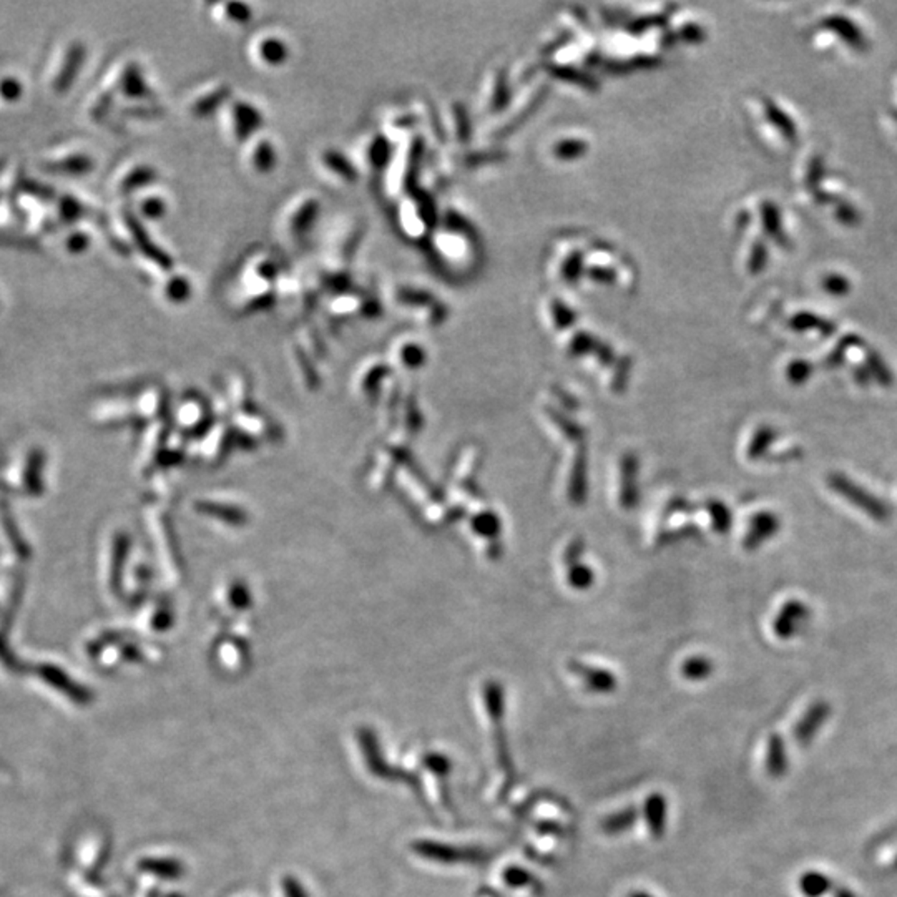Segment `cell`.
Listing matches in <instances>:
<instances>
[{
    "instance_id": "cell-1",
    "label": "cell",
    "mask_w": 897,
    "mask_h": 897,
    "mask_svg": "<svg viewBox=\"0 0 897 897\" xmlns=\"http://www.w3.org/2000/svg\"><path fill=\"white\" fill-rule=\"evenodd\" d=\"M321 215V201L313 193H305L291 201L279 220V232L285 242L301 243L316 228Z\"/></svg>"
},
{
    "instance_id": "cell-2",
    "label": "cell",
    "mask_w": 897,
    "mask_h": 897,
    "mask_svg": "<svg viewBox=\"0 0 897 897\" xmlns=\"http://www.w3.org/2000/svg\"><path fill=\"white\" fill-rule=\"evenodd\" d=\"M223 127L236 145H246L264 125L261 108L244 98H230L222 108Z\"/></svg>"
},
{
    "instance_id": "cell-3",
    "label": "cell",
    "mask_w": 897,
    "mask_h": 897,
    "mask_svg": "<svg viewBox=\"0 0 897 897\" xmlns=\"http://www.w3.org/2000/svg\"><path fill=\"white\" fill-rule=\"evenodd\" d=\"M486 703L487 713L490 717V723H492V729H494L497 761H499V766L504 771L507 788H510L516 782V768H514V761L510 758L508 738H507L506 725H504L506 707H504L502 686L497 685V683H489L486 686Z\"/></svg>"
},
{
    "instance_id": "cell-4",
    "label": "cell",
    "mask_w": 897,
    "mask_h": 897,
    "mask_svg": "<svg viewBox=\"0 0 897 897\" xmlns=\"http://www.w3.org/2000/svg\"><path fill=\"white\" fill-rule=\"evenodd\" d=\"M356 153L358 169L362 167L372 175H378L380 169H389L394 157V145L386 133L372 132L361 138Z\"/></svg>"
},
{
    "instance_id": "cell-5",
    "label": "cell",
    "mask_w": 897,
    "mask_h": 897,
    "mask_svg": "<svg viewBox=\"0 0 897 897\" xmlns=\"http://www.w3.org/2000/svg\"><path fill=\"white\" fill-rule=\"evenodd\" d=\"M250 57L254 64L263 69H279L289 60L291 49L281 33L266 31L254 35L250 45Z\"/></svg>"
},
{
    "instance_id": "cell-6",
    "label": "cell",
    "mask_w": 897,
    "mask_h": 897,
    "mask_svg": "<svg viewBox=\"0 0 897 897\" xmlns=\"http://www.w3.org/2000/svg\"><path fill=\"white\" fill-rule=\"evenodd\" d=\"M316 169L317 171H321V175L326 177L327 181L341 187L354 185L361 173L354 160L349 159L343 151L333 147L323 148L317 153Z\"/></svg>"
},
{
    "instance_id": "cell-7",
    "label": "cell",
    "mask_w": 897,
    "mask_h": 897,
    "mask_svg": "<svg viewBox=\"0 0 897 897\" xmlns=\"http://www.w3.org/2000/svg\"><path fill=\"white\" fill-rule=\"evenodd\" d=\"M416 849L419 855L445 865H482L489 859V855L482 847H457V846L441 845V843H417Z\"/></svg>"
},
{
    "instance_id": "cell-8",
    "label": "cell",
    "mask_w": 897,
    "mask_h": 897,
    "mask_svg": "<svg viewBox=\"0 0 897 897\" xmlns=\"http://www.w3.org/2000/svg\"><path fill=\"white\" fill-rule=\"evenodd\" d=\"M244 165L254 175H270L278 165V148L275 140L260 132L244 145Z\"/></svg>"
},
{
    "instance_id": "cell-9",
    "label": "cell",
    "mask_w": 897,
    "mask_h": 897,
    "mask_svg": "<svg viewBox=\"0 0 897 897\" xmlns=\"http://www.w3.org/2000/svg\"><path fill=\"white\" fill-rule=\"evenodd\" d=\"M230 87L224 82H215V84L203 85L197 92H193L187 100V112L188 115L195 118L212 115L215 112L222 110L230 100Z\"/></svg>"
},
{
    "instance_id": "cell-10",
    "label": "cell",
    "mask_w": 897,
    "mask_h": 897,
    "mask_svg": "<svg viewBox=\"0 0 897 897\" xmlns=\"http://www.w3.org/2000/svg\"><path fill=\"white\" fill-rule=\"evenodd\" d=\"M434 208L423 198H407L401 206V224L404 232L411 236H421L434 223L429 216Z\"/></svg>"
},
{
    "instance_id": "cell-11",
    "label": "cell",
    "mask_w": 897,
    "mask_h": 897,
    "mask_svg": "<svg viewBox=\"0 0 897 897\" xmlns=\"http://www.w3.org/2000/svg\"><path fill=\"white\" fill-rule=\"evenodd\" d=\"M138 216H142L147 222H163L169 213V193L161 190L159 185L150 187L143 191L142 198L138 200Z\"/></svg>"
},
{
    "instance_id": "cell-12",
    "label": "cell",
    "mask_w": 897,
    "mask_h": 897,
    "mask_svg": "<svg viewBox=\"0 0 897 897\" xmlns=\"http://www.w3.org/2000/svg\"><path fill=\"white\" fill-rule=\"evenodd\" d=\"M193 296V283L183 273H169L160 285V297L169 307H181Z\"/></svg>"
},
{
    "instance_id": "cell-13",
    "label": "cell",
    "mask_w": 897,
    "mask_h": 897,
    "mask_svg": "<svg viewBox=\"0 0 897 897\" xmlns=\"http://www.w3.org/2000/svg\"><path fill=\"white\" fill-rule=\"evenodd\" d=\"M645 819L648 824V829L654 839H660L666 829V806L665 796L662 792H654L646 798L645 801Z\"/></svg>"
},
{
    "instance_id": "cell-14",
    "label": "cell",
    "mask_w": 897,
    "mask_h": 897,
    "mask_svg": "<svg viewBox=\"0 0 897 897\" xmlns=\"http://www.w3.org/2000/svg\"><path fill=\"white\" fill-rule=\"evenodd\" d=\"M213 17L223 25H244L252 21L253 9L248 4L233 2V4H216L213 5Z\"/></svg>"
},
{
    "instance_id": "cell-15",
    "label": "cell",
    "mask_w": 897,
    "mask_h": 897,
    "mask_svg": "<svg viewBox=\"0 0 897 897\" xmlns=\"http://www.w3.org/2000/svg\"><path fill=\"white\" fill-rule=\"evenodd\" d=\"M587 151H589V142L581 135L579 137L567 135L565 138H559V140H555L554 145L549 147L550 157L560 160V161L581 159Z\"/></svg>"
},
{
    "instance_id": "cell-16",
    "label": "cell",
    "mask_w": 897,
    "mask_h": 897,
    "mask_svg": "<svg viewBox=\"0 0 897 897\" xmlns=\"http://www.w3.org/2000/svg\"><path fill=\"white\" fill-rule=\"evenodd\" d=\"M572 668H573V672L577 675H581L583 678L585 685L593 693H610V691L615 690V686H617L615 678L609 672L595 670V668H583V666H572Z\"/></svg>"
},
{
    "instance_id": "cell-17",
    "label": "cell",
    "mask_w": 897,
    "mask_h": 897,
    "mask_svg": "<svg viewBox=\"0 0 897 897\" xmlns=\"http://www.w3.org/2000/svg\"><path fill=\"white\" fill-rule=\"evenodd\" d=\"M638 819V811L636 808H623L620 811L617 813L609 814L605 819H603L600 828L605 834L609 836H617V834L627 833L628 829L634 828L635 823Z\"/></svg>"
},
{
    "instance_id": "cell-18",
    "label": "cell",
    "mask_w": 897,
    "mask_h": 897,
    "mask_svg": "<svg viewBox=\"0 0 897 897\" xmlns=\"http://www.w3.org/2000/svg\"><path fill=\"white\" fill-rule=\"evenodd\" d=\"M504 879H506L508 886L517 887V889L518 887L540 886V883H537V879L532 876L527 869H522V867H517V865H512V867L506 869Z\"/></svg>"
},
{
    "instance_id": "cell-19",
    "label": "cell",
    "mask_w": 897,
    "mask_h": 897,
    "mask_svg": "<svg viewBox=\"0 0 897 897\" xmlns=\"http://www.w3.org/2000/svg\"><path fill=\"white\" fill-rule=\"evenodd\" d=\"M711 670L713 666L705 658H691L683 665L682 672L688 680H703L711 673Z\"/></svg>"
},
{
    "instance_id": "cell-20",
    "label": "cell",
    "mask_w": 897,
    "mask_h": 897,
    "mask_svg": "<svg viewBox=\"0 0 897 897\" xmlns=\"http://www.w3.org/2000/svg\"><path fill=\"white\" fill-rule=\"evenodd\" d=\"M628 897H654V896H652V894H648V892H645V891H635V892H632V894H630V896Z\"/></svg>"
}]
</instances>
